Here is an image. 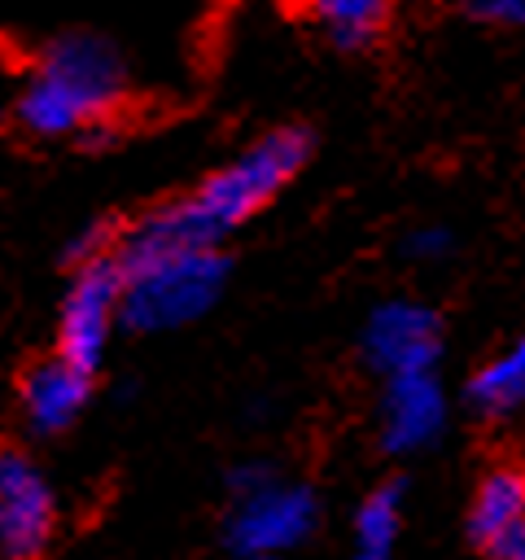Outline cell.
Wrapping results in <instances>:
<instances>
[{
	"label": "cell",
	"mask_w": 525,
	"mask_h": 560,
	"mask_svg": "<svg viewBox=\"0 0 525 560\" xmlns=\"http://www.w3.org/2000/svg\"><path fill=\"white\" fill-rule=\"evenodd\" d=\"M127 96L122 52L92 31L57 35L18 92V122L31 136H70L109 122Z\"/></svg>",
	"instance_id": "6da1fadb"
},
{
	"label": "cell",
	"mask_w": 525,
	"mask_h": 560,
	"mask_svg": "<svg viewBox=\"0 0 525 560\" xmlns=\"http://www.w3.org/2000/svg\"><path fill=\"white\" fill-rule=\"evenodd\" d=\"M311 158V131L289 122L262 131L249 149H241L228 166L210 171L192 192H184V206L192 223L219 245L232 228L254 219Z\"/></svg>",
	"instance_id": "7a4b0ae2"
},
{
	"label": "cell",
	"mask_w": 525,
	"mask_h": 560,
	"mask_svg": "<svg viewBox=\"0 0 525 560\" xmlns=\"http://www.w3.org/2000/svg\"><path fill=\"white\" fill-rule=\"evenodd\" d=\"M114 258L122 267V324L131 328H175L197 319L219 298L228 276V258L219 245Z\"/></svg>",
	"instance_id": "3957f363"
},
{
	"label": "cell",
	"mask_w": 525,
	"mask_h": 560,
	"mask_svg": "<svg viewBox=\"0 0 525 560\" xmlns=\"http://www.w3.org/2000/svg\"><path fill=\"white\" fill-rule=\"evenodd\" d=\"M118 315H122V267H118V258L105 254V258L79 262L70 289L61 298L57 354L70 359L83 372H96Z\"/></svg>",
	"instance_id": "277c9868"
},
{
	"label": "cell",
	"mask_w": 525,
	"mask_h": 560,
	"mask_svg": "<svg viewBox=\"0 0 525 560\" xmlns=\"http://www.w3.org/2000/svg\"><path fill=\"white\" fill-rule=\"evenodd\" d=\"M57 503L44 472L22 451H0V556L39 560L52 542Z\"/></svg>",
	"instance_id": "5b68a950"
},
{
	"label": "cell",
	"mask_w": 525,
	"mask_h": 560,
	"mask_svg": "<svg viewBox=\"0 0 525 560\" xmlns=\"http://www.w3.org/2000/svg\"><path fill=\"white\" fill-rule=\"evenodd\" d=\"M315 525V499L302 486H258L241 494L232 516V547L236 556H276L302 542Z\"/></svg>",
	"instance_id": "8992f818"
},
{
	"label": "cell",
	"mask_w": 525,
	"mask_h": 560,
	"mask_svg": "<svg viewBox=\"0 0 525 560\" xmlns=\"http://www.w3.org/2000/svg\"><path fill=\"white\" fill-rule=\"evenodd\" d=\"M438 346H442V332H438V315H433L429 306H416V302H385V306H376V311L368 315L363 350H368V363L381 368L389 381H394V376L433 372Z\"/></svg>",
	"instance_id": "52a82bcc"
},
{
	"label": "cell",
	"mask_w": 525,
	"mask_h": 560,
	"mask_svg": "<svg viewBox=\"0 0 525 560\" xmlns=\"http://www.w3.org/2000/svg\"><path fill=\"white\" fill-rule=\"evenodd\" d=\"M442 416H446V398L433 372L394 376L381 402V438L389 451H416L429 438H438Z\"/></svg>",
	"instance_id": "ba28073f"
},
{
	"label": "cell",
	"mask_w": 525,
	"mask_h": 560,
	"mask_svg": "<svg viewBox=\"0 0 525 560\" xmlns=\"http://www.w3.org/2000/svg\"><path fill=\"white\" fill-rule=\"evenodd\" d=\"M88 389H92V372L74 368L61 354L31 363L22 372V407H26L31 429H39V433L66 429L79 416V407L88 402Z\"/></svg>",
	"instance_id": "9c48e42d"
},
{
	"label": "cell",
	"mask_w": 525,
	"mask_h": 560,
	"mask_svg": "<svg viewBox=\"0 0 525 560\" xmlns=\"http://www.w3.org/2000/svg\"><path fill=\"white\" fill-rule=\"evenodd\" d=\"M525 521V468L516 464H499L481 477L477 494H472V512H468V529L477 542L494 547L512 525Z\"/></svg>",
	"instance_id": "30bf717a"
},
{
	"label": "cell",
	"mask_w": 525,
	"mask_h": 560,
	"mask_svg": "<svg viewBox=\"0 0 525 560\" xmlns=\"http://www.w3.org/2000/svg\"><path fill=\"white\" fill-rule=\"evenodd\" d=\"M468 398L481 411H508L525 398V337H516L508 350L477 368V376L468 381Z\"/></svg>",
	"instance_id": "8fae6325"
},
{
	"label": "cell",
	"mask_w": 525,
	"mask_h": 560,
	"mask_svg": "<svg viewBox=\"0 0 525 560\" xmlns=\"http://www.w3.org/2000/svg\"><path fill=\"white\" fill-rule=\"evenodd\" d=\"M402 512H398V486H381L368 494V503L354 516V560H389L394 538H398Z\"/></svg>",
	"instance_id": "7c38bea8"
},
{
	"label": "cell",
	"mask_w": 525,
	"mask_h": 560,
	"mask_svg": "<svg viewBox=\"0 0 525 560\" xmlns=\"http://www.w3.org/2000/svg\"><path fill=\"white\" fill-rule=\"evenodd\" d=\"M315 18L341 48H363L389 13V0H311Z\"/></svg>",
	"instance_id": "4fadbf2b"
},
{
	"label": "cell",
	"mask_w": 525,
	"mask_h": 560,
	"mask_svg": "<svg viewBox=\"0 0 525 560\" xmlns=\"http://www.w3.org/2000/svg\"><path fill=\"white\" fill-rule=\"evenodd\" d=\"M464 9L494 26H525V0H464Z\"/></svg>",
	"instance_id": "5bb4252c"
},
{
	"label": "cell",
	"mask_w": 525,
	"mask_h": 560,
	"mask_svg": "<svg viewBox=\"0 0 525 560\" xmlns=\"http://www.w3.org/2000/svg\"><path fill=\"white\" fill-rule=\"evenodd\" d=\"M446 228H438V223H429V228H416L411 236H407V254H416V258H438L442 249H446Z\"/></svg>",
	"instance_id": "9a60e30c"
},
{
	"label": "cell",
	"mask_w": 525,
	"mask_h": 560,
	"mask_svg": "<svg viewBox=\"0 0 525 560\" xmlns=\"http://www.w3.org/2000/svg\"><path fill=\"white\" fill-rule=\"evenodd\" d=\"M490 556H494V560H525V521L512 525V529L490 547Z\"/></svg>",
	"instance_id": "2e32d148"
},
{
	"label": "cell",
	"mask_w": 525,
	"mask_h": 560,
	"mask_svg": "<svg viewBox=\"0 0 525 560\" xmlns=\"http://www.w3.org/2000/svg\"><path fill=\"white\" fill-rule=\"evenodd\" d=\"M241 560H276V556H241Z\"/></svg>",
	"instance_id": "e0dca14e"
}]
</instances>
